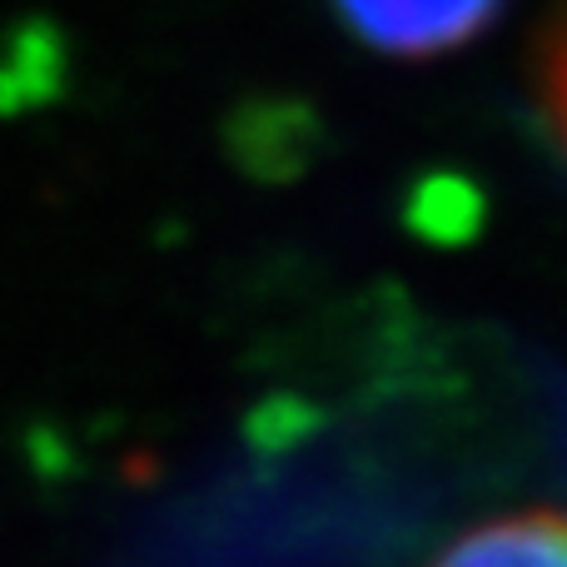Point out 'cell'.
<instances>
[{"label":"cell","instance_id":"cell-1","mask_svg":"<svg viewBox=\"0 0 567 567\" xmlns=\"http://www.w3.org/2000/svg\"><path fill=\"white\" fill-rule=\"evenodd\" d=\"M333 10L363 45L399 60H429L483 35L503 0H333Z\"/></svg>","mask_w":567,"mask_h":567},{"label":"cell","instance_id":"cell-2","mask_svg":"<svg viewBox=\"0 0 567 567\" xmlns=\"http://www.w3.org/2000/svg\"><path fill=\"white\" fill-rule=\"evenodd\" d=\"M429 567H567V513L528 508L458 533Z\"/></svg>","mask_w":567,"mask_h":567},{"label":"cell","instance_id":"cell-3","mask_svg":"<svg viewBox=\"0 0 567 567\" xmlns=\"http://www.w3.org/2000/svg\"><path fill=\"white\" fill-rule=\"evenodd\" d=\"M533 90H538V115L548 125L567 165V6L543 25L538 55H533Z\"/></svg>","mask_w":567,"mask_h":567}]
</instances>
